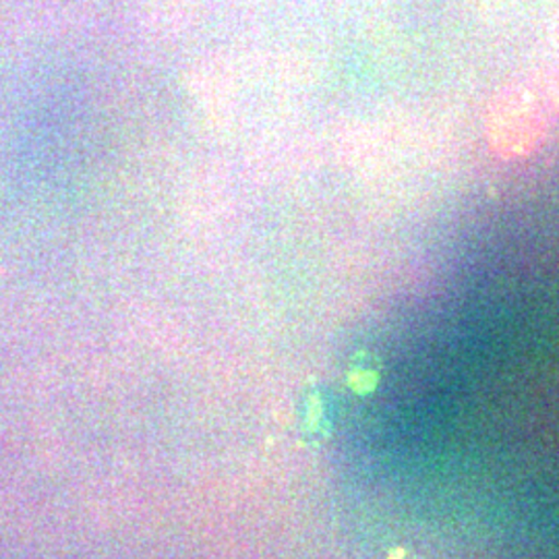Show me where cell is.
<instances>
[{
    "label": "cell",
    "instance_id": "obj_1",
    "mask_svg": "<svg viewBox=\"0 0 559 559\" xmlns=\"http://www.w3.org/2000/svg\"><path fill=\"white\" fill-rule=\"evenodd\" d=\"M559 81L535 90L519 85L501 92L487 115V138L501 158H526L547 140L549 119L559 115Z\"/></svg>",
    "mask_w": 559,
    "mask_h": 559
}]
</instances>
